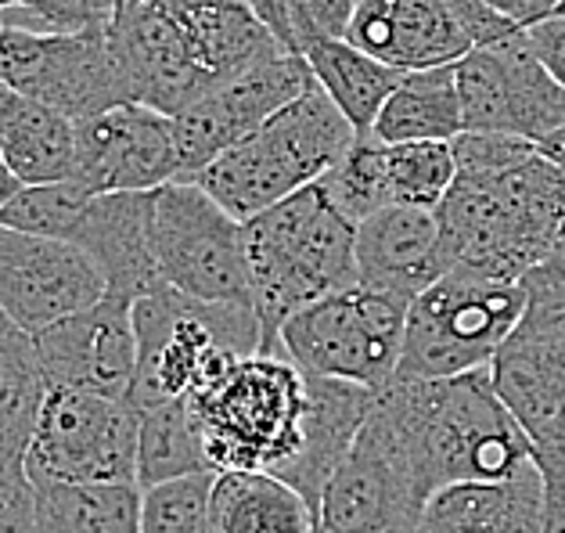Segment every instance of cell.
Returning a JSON list of instances; mask_svg holds the SVG:
<instances>
[{"mask_svg": "<svg viewBox=\"0 0 565 533\" xmlns=\"http://www.w3.org/2000/svg\"><path fill=\"white\" fill-rule=\"evenodd\" d=\"M465 130L541 141L565 122V87L536 58L526 30L479 44L458 62Z\"/></svg>", "mask_w": 565, "mask_h": 533, "instance_id": "13", "label": "cell"}, {"mask_svg": "<svg viewBox=\"0 0 565 533\" xmlns=\"http://www.w3.org/2000/svg\"><path fill=\"white\" fill-rule=\"evenodd\" d=\"M0 156L19 184L76 177V119L0 84Z\"/></svg>", "mask_w": 565, "mask_h": 533, "instance_id": "25", "label": "cell"}, {"mask_svg": "<svg viewBox=\"0 0 565 533\" xmlns=\"http://www.w3.org/2000/svg\"><path fill=\"white\" fill-rule=\"evenodd\" d=\"M36 480V533H141V483Z\"/></svg>", "mask_w": 565, "mask_h": 533, "instance_id": "28", "label": "cell"}, {"mask_svg": "<svg viewBox=\"0 0 565 533\" xmlns=\"http://www.w3.org/2000/svg\"><path fill=\"white\" fill-rule=\"evenodd\" d=\"M379 141H454L465 134L458 62L407 70L371 127Z\"/></svg>", "mask_w": 565, "mask_h": 533, "instance_id": "27", "label": "cell"}, {"mask_svg": "<svg viewBox=\"0 0 565 533\" xmlns=\"http://www.w3.org/2000/svg\"><path fill=\"white\" fill-rule=\"evenodd\" d=\"M19 188H22V184H19V177L11 173V167L4 162V156H0V206H4V202H8L11 195H15Z\"/></svg>", "mask_w": 565, "mask_h": 533, "instance_id": "43", "label": "cell"}, {"mask_svg": "<svg viewBox=\"0 0 565 533\" xmlns=\"http://www.w3.org/2000/svg\"><path fill=\"white\" fill-rule=\"evenodd\" d=\"M188 401L195 407L213 472H281L299 455L310 386L285 353H249Z\"/></svg>", "mask_w": 565, "mask_h": 533, "instance_id": "6", "label": "cell"}, {"mask_svg": "<svg viewBox=\"0 0 565 533\" xmlns=\"http://www.w3.org/2000/svg\"><path fill=\"white\" fill-rule=\"evenodd\" d=\"M450 267L436 210L385 206L356 224V281L367 289H379L411 307Z\"/></svg>", "mask_w": 565, "mask_h": 533, "instance_id": "19", "label": "cell"}, {"mask_svg": "<svg viewBox=\"0 0 565 533\" xmlns=\"http://www.w3.org/2000/svg\"><path fill=\"white\" fill-rule=\"evenodd\" d=\"M490 379L526 436L565 422V335L519 321L493 353Z\"/></svg>", "mask_w": 565, "mask_h": 533, "instance_id": "24", "label": "cell"}, {"mask_svg": "<svg viewBox=\"0 0 565 533\" xmlns=\"http://www.w3.org/2000/svg\"><path fill=\"white\" fill-rule=\"evenodd\" d=\"M253 8L259 11V19L270 25V33L288 47V11H285V0H253ZM288 51H292V47H288Z\"/></svg>", "mask_w": 565, "mask_h": 533, "instance_id": "41", "label": "cell"}, {"mask_svg": "<svg viewBox=\"0 0 565 533\" xmlns=\"http://www.w3.org/2000/svg\"><path fill=\"white\" fill-rule=\"evenodd\" d=\"M137 415H141V433H137V483L141 490L181 480V476L213 472L188 396L145 404L137 407Z\"/></svg>", "mask_w": 565, "mask_h": 533, "instance_id": "30", "label": "cell"}, {"mask_svg": "<svg viewBox=\"0 0 565 533\" xmlns=\"http://www.w3.org/2000/svg\"><path fill=\"white\" fill-rule=\"evenodd\" d=\"M76 177L105 191H156L181 181V145L173 116L122 102L76 119Z\"/></svg>", "mask_w": 565, "mask_h": 533, "instance_id": "17", "label": "cell"}, {"mask_svg": "<svg viewBox=\"0 0 565 533\" xmlns=\"http://www.w3.org/2000/svg\"><path fill=\"white\" fill-rule=\"evenodd\" d=\"M302 54H307L313 79L328 90V98L347 113L356 134H371L382 105L390 102V94L396 90L404 70L367 54L347 36L313 40Z\"/></svg>", "mask_w": 565, "mask_h": 533, "instance_id": "29", "label": "cell"}, {"mask_svg": "<svg viewBox=\"0 0 565 533\" xmlns=\"http://www.w3.org/2000/svg\"><path fill=\"white\" fill-rule=\"evenodd\" d=\"M151 249L162 281L202 303H253L245 221L199 181H170L151 191Z\"/></svg>", "mask_w": 565, "mask_h": 533, "instance_id": "9", "label": "cell"}, {"mask_svg": "<svg viewBox=\"0 0 565 533\" xmlns=\"http://www.w3.org/2000/svg\"><path fill=\"white\" fill-rule=\"evenodd\" d=\"M122 4H148V0H122Z\"/></svg>", "mask_w": 565, "mask_h": 533, "instance_id": "45", "label": "cell"}, {"mask_svg": "<svg viewBox=\"0 0 565 533\" xmlns=\"http://www.w3.org/2000/svg\"><path fill=\"white\" fill-rule=\"evenodd\" d=\"M102 4H105V8H108V11H113V15H116V8L122 4V0H102Z\"/></svg>", "mask_w": 565, "mask_h": 533, "instance_id": "44", "label": "cell"}, {"mask_svg": "<svg viewBox=\"0 0 565 533\" xmlns=\"http://www.w3.org/2000/svg\"><path fill=\"white\" fill-rule=\"evenodd\" d=\"M73 242L98 264L105 296L137 303L159 292L162 270L151 249V191H105L73 231Z\"/></svg>", "mask_w": 565, "mask_h": 533, "instance_id": "21", "label": "cell"}, {"mask_svg": "<svg viewBox=\"0 0 565 533\" xmlns=\"http://www.w3.org/2000/svg\"><path fill=\"white\" fill-rule=\"evenodd\" d=\"M313 84L317 79L307 54L278 51L188 105L181 116H173L177 145H181V181H195L216 156L249 138L278 108L296 102Z\"/></svg>", "mask_w": 565, "mask_h": 533, "instance_id": "14", "label": "cell"}, {"mask_svg": "<svg viewBox=\"0 0 565 533\" xmlns=\"http://www.w3.org/2000/svg\"><path fill=\"white\" fill-rule=\"evenodd\" d=\"M102 296V270L76 242L0 224V307L25 332H44Z\"/></svg>", "mask_w": 565, "mask_h": 533, "instance_id": "16", "label": "cell"}, {"mask_svg": "<svg viewBox=\"0 0 565 533\" xmlns=\"http://www.w3.org/2000/svg\"><path fill=\"white\" fill-rule=\"evenodd\" d=\"M141 415L130 396L47 390L25 461L33 476L65 483H137Z\"/></svg>", "mask_w": 565, "mask_h": 533, "instance_id": "10", "label": "cell"}, {"mask_svg": "<svg viewBox=\"0 0 565 533\" xmlns=\"http://www.w3.org/2000/svg\"><path fill=\"white\" fill-rule=\"evenodd\" d=\"M526 310L519 281L490 278L472 267H450L407 307L404 347L393 382L447 379L493 361Z\"/></svg>", "mask_w": 565, "mask_h": 533, "instance_id": "7", "label": "cell"}, {"mask_svg": "<svg viewBox=\"0 0 565 533\" xmlns=\"http://www.w3.org/2000/svg\"><path fill=\"white\" fill-rule=\"evenodd\" d=\"M47 379L40 372L33 332L0 307V450H30Z\"/></svg>", "mask_w": 565, "mask_h": 533, "instance_id": "31", "label": "cell"}, {"mask_svg": "<svg viewBox=\"0 0 565 533\" xmlns=\"http://www.w3.org/2000/svg\"><path fill=\"white\" fill-rule=\"evenodd\" d=\"M105 36L127 102L181 116L188 105L216 90L188 33L162 0L119 4L105 25Z\"/></svg>", "mask_w": 565, "mask_h": 533, "instance_id": "15", "label": "cell"}, {"mask_svg": "<svg viewBox=\"0 0 565 533\" xmlns=\"http://www.w3.org/2000/svg\"><path fill=\"white\" fill-rule=\"evenodd\" d=\"M490 8H498L501 15H508L512 22L519 25H536V22H544L551 15H558V8H562V0H487Z\"/></svg>", "mask_w": 565, "mask_h": 533, "instance_id": "40", "label": "cell"}, {"mask_svg": "<svg viewBox=\"0 0 565 533\" xmlns=\"http://www.w3.org/2000/svg\"><path fill=\"white\" fill-rule=\"evenodd\" d=\"M288 11V47L307 51L313 40L347 36L356 0H285Z\"/></svg>", "mask_w": 565, "mask_h": 533, "instance_id": "38", "label": "cell"}, {"mask_svg": "<svg viewBox=\"0 0 565 533\" xmlns=\"http://www.w3.org/2000/svg\"><path fill=\"white\" fill-rule=\"evenodd\" d=\"M0 84L58 108L68 119L122 105L105 25L98 30H40L25 22H0Z\"/></svg>", "mask_w": 565, "mask_h": 533, "instance_id": "11", "label": "cell"}, {"mask_svg": "<svg viewBox=\"0 0 565 533\" xmlns=\"http://www.w3.org/2000/svg\"><path fill=\"white\" fill-rule=\"evenodd\" d=\"M536 145H541V152H544L547 159H555L558 167H565V122H562L558 130H551L547 138H541Z\"/></svg>", "mask_w": 565, "mask_h": 533, "instance_id": "42", "label": "cell"}, {"mask_svg": "<svg viewBox=\"0 0 565 533\" xmlns=\"http://www.w3.org/2000/svg\"><path fill=\"white\" fill-rule=\"evenodd\" d=\"M245 256L264 332L259 353H281V328L292 313L356 285V224L321 184H307L245 221Z\"/></svg>", "mask_w": 565, "mask_h": 533, "instance_id": "3", "label": "cell"}, {"mask_svg": "<svg viewBox=\"0 0 565 533\" xmlns=\"http://www.w3.org/2000/svg\"><path fill=\"white\" fill-rule=\"evenodd\" d=\"M458 177L436 206L454 267L519 281L565 231V170L519 134L454 138Z\"/></svg>", "mask_w": 565, "mask_h": 533, "instance_id": "1", "label": "cell"}, {"mask_svg": "<svg viewBox=\"0 0 565 533\" xmlns=\"http://www.w3.org/2000/svg\"><path fill=\"white\" fill-rule=\"evenodd\" d=\"M47 390H87L130 396L137 379L134 303L102 296L33 335Z\"/></svg>", "mask_w": 565, "mask_h": 533, "instance_id": "18", "label": "cell"}, {"mask_svg": "<svg viewBox=\"0 0 565 533\" xmlns=\"http://www.w3.org/2000/svg\"><path fill=\"white\" fill-rule=\"evenodd\" d=\"M390 188L396 206L436 210L458 177L454 141H396L385 145Z\"/></svg>", "mask_w": 565, "mask_h": 533, "instance_id": "34", "label": "cell"}, {"mask_svg": "<svg viewBox=\"0 0 565 533\" xmlns=\"http://www.w3.org/2000/svg\"><path fill=\"white\" fill-rule=\"evenodd\" d=\"M361 138L321 84L278 108L249 138L216 156L195 181L238 221L278 206L299 188L317 184Z\"/></svg>", "mask_w": 565, "mask_h": 533, "instance_id": "4", "label": "cell"}, {"mask_svg": "<svg viewBox=\"0 0 565 533\" xmlns=\"http://www.w3.org/2000/svg\"><path fill=\"white\" fill-rule=\"evenodd\" d=\"M526 36L536 51V58H541L551 70V76L565 87V15H551L544 22L530 25Z\"/></svg>", "mask_w": 565, "mask_h": 533, "instance_id": "39", "label": "cell"}, {"mask_svg": "<svg viewBox=\"0 0 565 533\" xmlns=\"http://www.w3.org/2000/svg\"><path fill=\"white\" fill-rule=\"evenodd\" d=\"M0 533H36V480L22 450H0Z\"/></svg>", "mask_w": 565, "mask_h": 533, "instance_id": "37", "label": "cell"}, {"mask_svg": "<svg viewBox=\"0 0 565 533\" xmlns=\"http://www.w3.org/2000/svg\"><path fill=\"white\" fill-rule=\"evenodd\" d=\"M433 490L371 407L347 461L313 504V533H411Z\"/></svg>", "mask_w": 565, "mask_h": 533, "instance_id": "12", "label": "cell"}, {"mask_svg": "<svg viewBox=\"0 0 565 533\" xmlns=\"http://www.w3.org/2000/svg\"><path fill=\"white\" fill-rule=\"evenodd\" d=\"M210 533H313V504L267 469H224L210 490Z\"/></svg>", "mask_w": 565, "mask_h": 533, "instance_id": "26", "label": "cell"}, {"mask_svg": "<svg viewBox=\"0 0 565 533\" xmlns=\"http://www.w3.org/2000/svg\"><path fill=\"white\" fill-rule=\"evenodd\" d=\"M558 15H565V0H562V8H558Z\"/></svg>", "mask_w": 565, "mask_h": 533, "instance_id": "46", "label": "cell"}, {"mask_svg": "<svg viewBox=\"0 0 565 533\" xmlns=\"http://www.w3.org/2000/svg\"><path fill=\"white\" fill-rule=\"evenodd\" d=\"M307 386H310V404H307V426H302V447L278 476L292 483L310 504H317L324 483L347 461L356 433H361L371 407H375L379 390L356 386V382H342V379H317V375H307Z\"/></svg>", "mask_w": 565, "mask_h": 533, "instance_id": "23", "label": "cell"}, {"mask_svg": "<svg viewBox=\"0 0 565 533\" xmlns=\"http://www.w3.org/2000/svg\"><path fill=\"white\" fill-rule=\"evenodd\" d=\"M411 533H544V480L526 461L504 480L436 490Z\"/></svg>", "mask_w": 565, "mask_h": 533, "instance_id": "22", "label": "cell"}, {"mask_svg": "<svg viewBox=\"0 0 565 533\" xmlns=\"http://www.w3.org/2000/svg\"><path fill=\"white\" fill-rule=\"evenodd\" d=\"M375 415L404 447L425 487L504 480L533 461V444L501 401L490 364L447 379L390 382L375 393Z\"/></svg>", "mask_w": 565, "mask_h": 533, "instance_id": "2", "label": "cell"}, {"mask_svg": "<svg viewBox=\"0 0 565 533\" xmlns=\"http://www.w3.org/2000/svg\"><path fill=\"white\" fill-rule=\"evenodd\" d=\"M347 40L404 73L461 62L476 47L447 0H356Z\"/></svg>", "mask_w": 565, "mask_h": 533, "instance_id": "20", "label": "cell"}, {"mask_svg": "<svg viewBox=\"0 0 565 533\" xmlns=\"http://www.w3.org/2000/svg\"><path fill=\"white\" fill-rule=\"evenodd\" d=\"M526 292L522 324L541 328V332L565 335V231L547 245V253L519 278Z\"/></svg>", "mask_w": 565, "mask_h": 533, "instance_id": "36", "label": "cell"}, {"mask_svg": "<svg viewBox=\"0 0 565 533\" xmlns=\"http://www.w3.org/2000/svg\"><path fill=\"white\" fill-rule=\"evenodd\" d=\"M562 170H565V167H562Z\"/></svg>", "mask_w": 565, "mask_h": 533, "instance_id": "47", "label": "cell"}, {"mask_svg": "<svg viewBox=\"0 0 565 533\" xmlns=\"http://www.w3.org/2000/svg\"><path fill=\"white\" fill-rule=\"evenodd\" d=\"M94 195L98 191L79 181V177H65V181H51V184H22L0 206V224L30 231V235L73 242V231L90 210Z\"/></svg>", "mask_w": 565, "mask_h": 533, "instance_id": "33", "label": "cell"}, {"mask_svg": "<svg viewBox=\"0 0 565 533\" xmlns=\"http://www.w3.org/2000/svg\"><path fill=\"white\" fill-rule=\"evenodd\" d=\"M216 472L145 487L141 533H210V490Z\"/></svg>", "mask_w": 565, "mask_h": 533, "instance_id": "35", "label": "cell"}, {"mask_svg": "<svg viewBox=\"0 0 565 533\" xmlns=\"http://www.w3.org/2000/svg\"><path fill=\"white\" fill-rule=\"evenodd\" d=\"M404 324L407 303L356 281L292 313L281 328V353L302 375L382 390L393 382Z\"/></svg>", "mask_w": 565, "mask_h": 533, "instance_id": "8", "label": "cell"}, {"mask_svg": "<svg viewBox=\"0 0 565 533\" xmlns=\"http://www.w3.org/2000/svg\"><path fill=\"white\" fill-rule=\"evenodd\" d=\"M324 195L335 202V210L353 224H364L367 216L396 206L390 188V162H385V141L375 134H361L353 148L342 156L321 181Z\"/></svg>", "mask_w": 565, "mask_h": 533, "instance_id": "32", "label": "cell"}, {"mask_svg": "<svg viewBox=\"0 0 565 533\" xmlns=\"http://www.w3.org/2000/svg\"><path fill=\"white\" fill-rule=\"evenodd\" d=\"M134 332V407L173 401V396H199L234 361L259 353L264 343L253 303H202L173 285L137 299Z\"/></svg>", "mask_w": 565, "mask_h": 533, "instance_id": "5", "label": "cell"}]
</instances>
